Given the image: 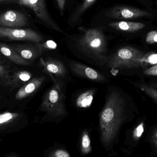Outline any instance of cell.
<instances>
[{"instance_id": "6da1fadb", "label": "cell", "mask_w": 157, "mask_h": 157, "mask_svg": "<svg viewBox=\"0 0 157 157\" xmlns=\"http://www.w3.org/2000/svg\"><path fill=\"white\" fill-rule=\"evenodd\" d=\"M126 120V104L119 91H110L100 114V135L104 147H109L114 143L123 124Z\"/></svg>"}, {"instance_id": "7a4b0ae2", "label": "cell", "mask_w": 157, "mask_h": 157, "mask_svg": "<svg viewBox=\"0 0 157 157\" xmlns=\"http://www.w3.org/2000/svg\"><path fill=\"white\" fill-rule=\"evenodd\" d=\"M78 44L80 50L97 64H107V44L101 29L94 28L86 30L78 40Z\"/></svg>"}, {"instance_id": "3957f363", "label": "cell", "mask_w": 157, "mask_h": 157, "mask_svg": "<svg viewBox=\"0 0 157 157\" xmlns=\"http://www.w3.org/2000/svg\"><path fill=\"white\" fill-rule=\"evenodd\" d=\"M144 52L132 47H122L108 58L107 66L113 71L138 68L144 65L140 59Z\"/></svg>"}, {"instance_id": "277c9868", "label": "cell", "mask_w": 157, "mask_h": 157, "mask_svg": "<svg viewBox=\"0 0 157 157\" xmlns=\"http://www.w3.org/2000/svg\"><path fill=\"white\" fill-rule=\"evenodd\" d=\"M65 97L59 86L54 85L44 95L40 109L50 119H59L67 115Z\"/></svg>"}, {"instance_id": "5b68a950", "label": "cell", "mask_w": 157, "mask_h": 157, "mask_svg": "<svg viewBox=\"0 0 157 157\" xmlns=\"http://www.w3.org/2000/svg\"><path fill=\"white\" fill-rule=\"evenodd\" d=\"M18 4L31 9L36 15L48 25L50 28L64 33L50 16L46 6L45 0H19Z\"/></svg>"}, {"instance_id": "8992f818", "label": "cell", "mask_w": 157, "mask_h": 157, "mask_svg": "<svg viewBox=\"0 0 157 157\" xmlns=\"http://www.w3.org/2000/svg\"><path fill=\"white\" fill-rule=\"evenodd\" d=\"M0 34L2 37L8 38L12 40L28 41L36 43H40L43 39L39 34L30 29H21L0 26Z\"/></svg>"}, {"instance_id": "52a82bcc", "label": "cell", "mask_w": 157, "mask_h": 157, "mask_svg": "<svg viewBox=\"0 0 157 157\" xmlns=\"http://www.w3.org/2000/svg\"><path fill=\"white\" fill-rule=\"evenodd\" d=\"M147 11L131 6H118L109 9L106 13V16L114 19L125 20L151 16Z\"/></svg>"}, {"instance_id": "ba28073f", "label": "cell", "mask_w": 157, "mask_h": 157, "mask_svg": "<svg viewBox=\"0 0 157 157\" xmlns=\"http://www.w3.org/2000/svg\"><path fill=\"white\" fill-rule=\"evenodd\" d=\"M70 70L74 74L97 83L108 82L109 79L101 73L77 62L71 61L69 64Z\"/></svg>"}, {"instance_id": "9c48e42d", "label": "cell", "mask_w": 157, "mask_h": 157, "mask_svg": "<svg viewBox=\"0 0 157 157\" xmlns=\"http://www.w3.org/2000/svg\"><path fill=\"white\" fill-rule=\"evenodd\" d=\"M28 23L26 16L21 12L9 10L0 14V26L9 28H19Z\"/></svg>"}, {"instance_id": "30bf717a", "label": "cell", "mask_w": 157, "mask_h": 157, "mask_svg": "<svg viewBox=\"0 0 157 157\" xmlns=\"http://www.w3.org/2000/svg\"><path fill=\"white\" fill-rule=\"evenodd\" d=\"M40 64L43 67V71L46 73L52 74L61 79H64L68 76L67 68L62 62L57 59L52 58L41 59Z\"/></svg>"}, {"instance_id": "8fae6325", "label": "cell", "mask_w": 157, "mask_h": 157, "mask_svg": "<svg viewBox=\"0 0 157 157\" xmlns=\"http://www.w3.org/2000/svg\"><path fill=\"white\" fill-rule=\"evenodd\" d=\"M46 77L44 76L35 77L21 87L15 95V99L21 100L27 97L37 91L43 84Z\"/></svg>"}, {"instance_id": "7c38bea8", "label": "cell", "mask_w": 157, "mask_h": 157, "mask_svg": "<svg viewBox=\"0 0 157 157\" xmlns=\"http://www.w3.org/2000/svg\"><path fill=\"white\" fill-rule=\"evenodd\" d=\"M0 51L3 55L15 64L25 66L30 65L29 61L24 59L13 49V47H10L7 44L0 43Z\"/></svg>"}, {"instance_id": "4fadbf2b", "label": "cell", "mask_w": 157, "mask_h": 157, "mask_svg": "<svg viewBox=\"0 0 157 157\" xmlns=\"http://www.w3.org/2000/svg\"><path fill=\"white\" fill-rule=\"evenodd\" d=\"M13 48L23 58L27 60H35L42 54L43 50L40 44L36 46L18 45Z\"/></svg>"}, {"instance_id": "5bb4252c", "label": "cell", "mask_w": 157, "mask_h": 157, "mask_svg": "<svg viewBox=\"0 0 157 157\" xmlns=\"http://www.w3.org/2000/svg\"><path fill=\"white\" fill-rule=\"evenodd\" d=\"M109 26L113 29L119 31L134 32L141 30L145 27V25L140 22L121 21L111 22Z\"/></svg>"}, {"instance_id": "9a60e30c", "label": "cell", "mask_w": 157, "mask_h": 157, "mask_svg": "<svg viewBox=\"0 0 157 157\" xmlns=\"http://www.w3.org/2000/svg\"><path fill=\"white\" fill-rule=\"evenodd\" d=\"M94 93V89H90L80 94L76 99L77 107L83 108H89L92 103Z\"/></svg>"}, {"instance_id": "2e32d148", "label": "cell", "mask_w": 157, "mask_h": 157, "mask_svg": "<svg viewBox=\"0 0 157 157\" xmlns=\"http://www.w3.org/2000/svg\"><path fill=\"white\" fill-rule=\"evenodd\" d=\"M0 84L6 86L13 85V78L9 71L0 64Z\"/></svg>"}, {"instance_id": "e0dca14e", "label": "cell", "mask_w": 157, "mask_h": 157, "mask_svg": "<svg viewBox=\"0 0 157 157\" xmlns=\"http://www.w3.org/2000/svg\"><path fill=\"white\" fill-rule=\"evenodd\" d=\"M81 151L83 155H86L91 152L90 138L87 132H84L81 138Z\"/></svg>"}, {"instance_id": "ac0fdd59", "label": "cell", "mask_w": 157, "mask_h": 157, "mask_svg": "<svg viewBox=\"0 0 157 157\" xmlns=\"http://www.w3.org/2000/svg\"><path fill=\"white\" fill-rule=\"evenodd\" d=\"M96 0H84L82 4L78 7L75 13L74 14L73 19L74 21L78 20L81 15L89 8L92 6Z\"/></svg>"}, {"instance_id": "d6986e66", "label": "cell", "mask_w": 157, "mask_h": 157, "mask_svg": "<svg viewBox=\"0 0 157 157\" xmlns=\"http://www.w3.org/2000/svg\"><path fill=\"white\" fill-rule=\"evenodd\" d=\"M19 116L17 112H6L0 114V126L12 122Z\"/></svg>"}, {"instance_id": "ffe728a7", "label": "cell", "mask_w": 157, "mask_h": 157, "mask_svg": "<svg viewBox=\"0 0 157 157\" xmlns=\"http://www.w3.org/2000/svg\"><path fill=\"white\" fill-rule=\"evenodd\" d=\"M32 77V75L29 72L27 71H20L16 73L13 78V85L17 82H28Z\"/></svg>"}, {"instance_id": "44dd1931", "label": "cell", "mask_w": 157, "mask_h": 157, "mask_svg": "<svg viewBox=\"0 0 157 157\" xmlns=\"http://www.w3.org/2000/svg\"><path fill=\"white\" fill-rule=\"evenodd\" d=\"M141 90L157 102V88L144 84H138Z\"/></svg>"}, {"instance_id": "7402d4cb", "label": "cell", "mask_w": 157, "mask_h": 157, "mask_svg": "<svg viewBox=\"0 0 157 157\" xmlns=\"http://www.w3.org/2000/svg\"><path fill=\"white\" fill-rule=\"evenodd\" d=\"M140 61L144 65L157 64V53H148L140 59Z\"/></svg>"}, {"instance_id": "603a6c76", "label": "cell", "mask_w": 157, "mask_h": 157, "mask_svg": "<svg viewBox=\"0 0 157 157\" xmlns=\"http://www.w3.org/2000/svg\"><path fill=\"white\" fill-rule=\"evenodd\" d=\"M144 123H142L135 129L133 136L134 139L136 141H138L141 138L143 133H144Z\"/></svg>"}, {"instance_id": "cb8c5ba5", "label": "cell", "mask_w": 157, "mask_h": 157, "mask_svg": "<svg viewBox=\"0 0 157 157\" xmlns=\"http://www.w3.org/2000/svg\"><path fill=\"white\" fill-rule=\"evenodd\" d=\"M146 41L148 44L157 42V31L153 30L147 33L146 37Z\"/></svg>"}, {"instance_id": "d4e9b609", "label": "cell", "mask_w": 157, "mask_h": 157, "mask_svg": "<svg viewBox=\"0 0 157 157\" xmlns=\"http://www.w3.org/2000/svg\"><path fill=\"white\" fill-rule=\"evenodd\" d=\"M51 157H70L71 155L66 150L58 149L49 155Z\"/></svg>"}, {"instance_id": "484cf974", "label": "cell", "mask_w": 157, "mask_h": 157, "mask_svg": "<svg viewBox=\"0 0 157 157\" xmlns=\"http://www.w3.org/2000/svg\"><path fill=\"white\" fill-rule=\"evenodd\" d=\"M40 47L43 49H55L57 47V44L52 41H48L47 42H44L42 44H40Z\"/></svg>"}, {"instance_id": "4316f807", "label": "cell", "mask_w": 157, "mask_h": 157, "mask_svg": "<svg viewBox=\"0 0 157 157\" xmlns=\"http://www.w3.org/2000/svg\"><path fill=\"white\" fill-rule=\"evenodd\" d=\"M144 73L147 75L157 76V64L154 65L152 67L145 70Z\"/></svg>"}, {"instance_id": "83f0119b", "label": "cell", "mask_w": 157, "mask_h": 157, "mask_svg": "<svg viewBox=\"0 0 157 157\" xmlns=\"http://www.w3.org/2000/svg\"><path fill=\"white\" fill-rule=\"evenodd\" d=\"M59 9L61 12H63L65 7L66 0H57Z\"/></svg>"}, {"instance_id": "f1b7e54d", "label": "cell", "mask_w": 157, "mask_h": 157, "mask_svg": "<svg viewBox=\"0 0 157 157\" xmlns=\"http://www.w3.org/2000/svg\"><path fill=\"white\" fill-rule=\"evenodd\" d=\"M19 0H0V3L18 4Z\"/></svg>"}, {"instance_id": "f546056e", "label": "cell", "mask_w": 157, "mask_h": 157, "mask_svg": "<svg viewBox=\"0 0 157 157\" xmlns=\"http://www.w3.org/2000/svg\"><path fill=\"white\" fill-rule=\"evenodd\" d=\"M151 142L152 143L154 144V146H155V148L156 149L157 151V138H153L151 137Z\"/></svg>"}, {"instance_id": "4dcf8cb0", "label": "cell", "mask_w": 157, "mask_h": 157, "mask_svg": "<svg viewBox=\"0 0 157 157\" xmlns=\"http://www.w3.org/2000/svg\"><path fill=\"white\" fill-rule=\"evenodd\" d=\"M151 137L157 138V130H156L155 131L153 132V134H152Z\"/></svg>"}, {"instance_id": "1f68e13d", "label": "cell", "mask_w": 157, "mask_h": 157, "mask_svg": "<svg viewBox=\"0 0 157 157\" xmlns=\"http://www.w3.org/2000/svg\"><path fill=\"white\" fill-rule=\"evenodd\" d=\"M151 86L155 88H157V83H155V84H151Z\"/></svg>"}, {"instance_id": "d6a6232c", "label": "cell", "mask_w": 157, "mask_h": 157, "mask_svg": "<svg viewBox=\"0 0 157 157\" xmlns=\"http://www.w3.org/2000/svg\"><path fill=\"white\" fill-rule=\"evenodd\" d=\"M2 63V56L0 55V64Z\"/></svg>"}, {"instance_id": "836d02e7", "label": "cell", "mask_w": 157, "mask_h": 157, "mask_svg": "<svg viewBox=\"0 0 157 157\" xmlns=\"http://www.w3.org/2000/svg\"><path fill=\"white\" fill-rule=\"evenodd\" d=\"M0 38H2V35L0 34Z\"/></svg>"}]
</instances>
